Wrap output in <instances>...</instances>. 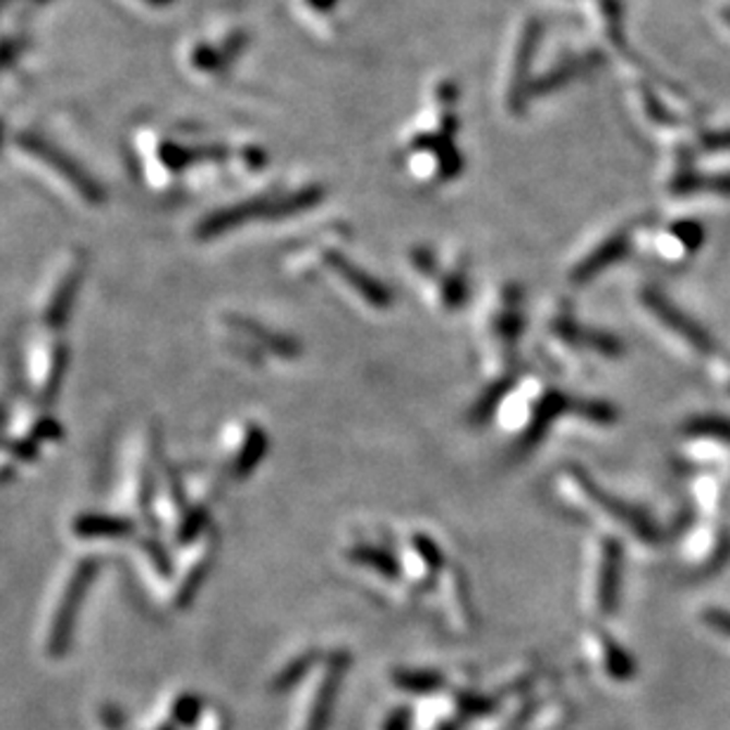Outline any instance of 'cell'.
Masks as SVG:
<instances>
[{
  "instance_id": "19",
  "label": "cell",
  "mask_w": 730,
  "mask_h": 730,
  "mask_svg": "<svg viewBox=\"0 0 730 730\" xmlns=\"http://www.w3.org/2000/svg\"><path fill=\"white\" fill-rule=\"evenodd\" d=\"M308 5H312L314 10H320V12H326V10H332L336 0H306Z\"/></svg>"
},
{
  "instance_id": "13",
  "label": "cell",
  "mask_w": 730,
  "mask_h": 730,
  "mask_svg": "<svg viewBox=\"0 0 730 730\" xmlns=\"http://www.w3.org/2000/svg\"><path fill=\"white\" fill-rule=\"evenodd\" d=\"M395 679L407 691H433L442 683L440 677L428 674V671H405V674H397Z\"/></svg>"
},
{
  "instance_id": "18",
  "label": "cell",
  "mask_w": 730,
  "mask_h": 730,
  "mask_svg": "<svg viewBox=\"0 0 730 730\" xmlns=\"http://www.w3.org/2000/svg\"><path fill=\"white\" fill-rule=\"evenodd\" d=\"M407 711H399V714H393V719L388 723V728L385 730H407Z\"/></svg>"
},
{
  "instance_id": "6",
  "label": "cell",
  "mask_w": 730,
  "mask_h": 730,
  "mask_svg": "<svg viewBox=\"0 0 730 730\" xmlns=\"http://www.w3.org/2000/svg\"><path fill=\"white\" fill-rule=\"evenodd\" d=\"M537 40H539V24L537 22L527 24L523 43H520V50H518V60H515V74H513V88H511V107H513V111H520L523 103H525V97H527V93H525L527 91L525 79H527L529 62H532V52H535Z\"/></svg>"
},
{
  "instance_id": "14",
  "label": "cell",
  "mask_w": 730,
  "mask_h": 730,
  "mask_svg": "<svg viewBox=\"0 0 730 730\" xmlns=\"http://www.w3.org/2000/svg\"><path fill=\"white\" fill-rule=\"evenodd\" d=\"M312 657L314 655H303V657H298V660H294L289 667H286L282 674L277 677V691H286V689H291V685L300 679V677H306V671L310 669L312 665Z\"/></svg>"
},
{
  "instance_id": "1",
  "label": "cell",
  "mask_w": 730,
  "mask_h": 730,
  "mask_svg": "<svg viewBox=\"0 0 730 730\" xmlns=\"http://www.w3.org/2000/svg\"><path fill=\"white\" fill-rule=\"evenodd\" d=\"M99 563L95 558H85L81 561L74 570V575L67 582V589L60 598V608H57L55 618H52V626H50V634H48V650L50 655H62L69 646V636H71V629H74L76 622V614L81 610V600L88 591V584L91 579L97 575Z\"/></svg>"
},
{
  "instance_id": "4",
  "label": "cell",
  "mask_w": 730,
  "mask_h": 730,
  "mask_svg": "<svg viewBox=\"0 0 730 730\" xmlns=\"http://www.w3.org/2000/svg\"><path fill=\"white\" fill-rule=\"evenodd\" d=\"M348 655L346 653H336L328 657L324 677L318 685V693L312 697V707L308 711V719L303 730H326L328 717H332V707H334V695L338 683L343 679V671L348 669Z\"/></svg>"
},
{
  "instance_id": "5",
  "label": "cell",
  "mask_w": 730,
  "mask_h": 730,
  "mask_svg": "<svg viewBox=\"0 0 730 730\" xmlns=\"http://www.w3.org/2000/svg\"><path fill=\"white\" fill-rule=\"evenodd\" d=\"M626 249H629V237L626 235H618V237L608 239L603 247L596 249L575 272H572V279H575L577 284L589 282L591 277H596L603 270H608L614 261H620V258L626 253Z\"/></svg>"
},
{
  "instance_id": "15",
  "label": "cell",
  "mask_w": 730,
  "mask_h": 730,
  "mask_svg": "<svg viewBox=\"0 0 730 730\" xmlns=\"http://www.w3.org/2000/svg\"><path fill=\"white\" fill-rule=\"evenodd\" d=\"M199 711H202V699H199L196 695H182L173 709L176 719L184 726H192L199 717Z\"/></svg>"
},
{
  "instance_id": "16",
  "label": "cell",
  "mask_w": 730,
  "mask_h": 730,
  "mask_svg": "<svg viewBox=\"0 0 730 730\" xmlns=\"http://www.w3.org/2000/svg\"><path fill=\"white\" fill-rule=\"evenodd\" d=\"M705 620L711 629H717L719 634L728 636L730 638V614L728 612H721V610H711L705 614Z\"/></svg>"
},
{
  "instance_id": "20",
  "label": "cell",
  "mask_w": 730,
  "mask_h": 730,
  "mask_svg": "<svg viewBox=\"0 0 730 730\" xmlns=\"http://www.w3.org/2000/svg\"><path fill=\"white\" fill-rule=\"evenodd\" d=\"M0 140H3V125H0Z\"/></svg>"
},
{
  "instance_id": "12",
  "label": "cell",
  "mask_w": 730,
  "mask_h": 730,
  "mask_svg": "<svg viewBox=\"0 0 730 730\" xmlns=\"http://www.w3.org/2000/svg\"><path fill=\"white\" fill-rule=\"evenodd\" d=\"M689 431L695 433V435H709V438L730 440V421H726V419H714V417L695 419V421H691Z\"/></svg>"
},
{
  "instance_id": "7",
  "label": "cell",
  "mask_w": 730,
  "mask_h": 730,
  "mask_svg": "<svg viewBox=\"0 0 730 730\" xmlns=\"http://www.w3.org/2000/svg\"><path fill=\"white\" fill-rule=\"evenodd\" d=\"M74 532L81 537H123L133 532V525H128L121 518H111V515L88 513L76 518Z\"/></svg>"
},
{
  "instance_id": "10",
  "label": "cell",
  "mask_w": 730,
  "mask_h": 730,
  "mask_svg": "<svg viewBox=\"0 0 730 730\" xmlns=\"http://www.w3.org/2000/svg\"><path fill=\"white\" fill-rule=\"evenodd\" d=\"M350 558H352V561H360L362 565H367L371 570H379L381 575H385V577L397 575V565H395L393 558L385 551L374 549V547H357V549L350 551Z\"/></svg>"
},
{
  "instance_id": "11",
  "label": "cell",
  "mask_w": 730,
  "mask_h": 730,
  "mask_svg": "<svg viewBox=\"0 0 730 730\" xmlns=\"http://www.w3.org/2000/svg\"><path fill=\"white\" fill-rule=\"evenodd\" d=\"M589 67V60H582V62H567L563 64L561 69H555L551 76L543 79L541 83L535 85V95H543V93H549V91H555V88H561L563 83H567L570 79H575L582 69Z\"/></svg>"
},
{
  "instance_id": "8",
  "label": "cell",
  "mask_w": 730,
  "mask_h": 730,
  "mask_svg": "<svg viewBox=\"0 0 730 730\" xmlns=\"http://www.w3.org/2000/svg\"><path fill=\"white\" fill-rule=\"evenodd\" d=\"M265 433L258 431V428H251L249 431V442L241 447V454L237 456V464H235V476L237 478H247L251 470L255 468V464L261 462V456L265 454Z\"/></svg>"
},
{
  "instance_id": "2",
  "label": "cell",
  "mask_w": 730,
  "mask_h": 730,
  "mask_svg": "<svg viewBox=\"0 0 730 730\" xmlns=\"http://www.w3.org/2000/svg\"><path fill=\"white\" fill-rule=\"evenodd\" d=\"M83 275V258L79 253H69L64 261H60L52 270L48 286L43 289V303L38 308L40 320L46 324L60 326L67 318L71 298L76 296V289Z\"/></svg>"
},
{
  "instance_id": "3",
  "label": "cell",
  "mask_w": 730,
  "mask_h": 730,
  "mask_svg": "<svg viewBox=\"0 0 730 730\" xmlns=\"http://www.w3.org/2000/svg\"><path fill=\"white\" fill-rule=\"evenodd\" d=\"M643 300H646V306L655 314V318L660 320L669 328V332H674L679 338L689 343L691 348L703 350V352L711 350V338L697 324H693L689 318H685L681 310L671 306L660 291L648 289L646 294H643Z\"/></svg>"
},
{
  "instance_id": "17",
  "label": "cell",
  "mask_w": 730,
  "mask_h": 730,
  "mask_svg": "<svg viewBox=\"0 0 730 730\" xmlns=\"http://www.w3.org/2000/svg\"><path fill=\"white\" fill-rule=\"evenodd\" d=\"M705 149H709V152L730 149V131L717 133V135H707L705 137Z\"/></svg>"
},
{
  "instance_id": "9",
  "label": "cell",
  "mask_w": 730,
  "mask_h": 730,
  "mask_svg": "<svg viewBox=\"0 0 730 730\" xmlns=\"http://www.w3.org/2000/svg\"><path fill=\"white\" fill-rule=\"evenodd\" d=\"M561 334L572 340V343H586V346L589 348H596L600 352H610V355H618L622 350V346L618 340H612L610 336H600V334H589V332H584V328H579L577 324H572V322H561Z\"/></svg>"
}]
</instances>
